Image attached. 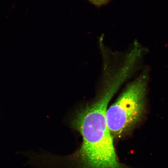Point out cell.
Returning a JSON list of instances; mask_svg holds the SVG:
<instances>
[{
	"label": "cell",
	"mask_w": 168,
	"mask_h": 168,
	"mask_svg": "<svg viewBox=\"0 0 168 168\" xmlns=\"http://www.w3.org/2000/svg\"><path fill=\"white\" fill-rule=\"evenodd\" d=\"M145 71L129 84L107 109L108 126L113 137L130 131L144 119L147 110L148 73Z\"/></svg>",
	"instance_id": "1"
},
{
	"label": "cell",
	"mask_w": 168,
	"mask_h": 168,
	"mask_svg": "<svg viewBox=\"0 0 168 168\" xmlns=\"http://www.w3.org/2000/svg\"><path fill=\"white\" fill-rule=\"evenodd\" d=\"M97 7H100L107 3L110 0H87Z\"/></svg>",
	"instance_id": "2"
}]
</instances>
